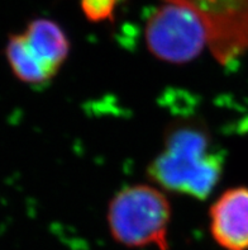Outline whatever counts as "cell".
<instances>
[{
  "mask_svg": "<svg viewBox=\"0 0 248 250\" xmlns=\"http://www.w3.org/2000/svg\"><path fill=\"white\" fill-rule=\"evenodd\" d=\"M224 170V156L199 118L173 121L164 133L161 151L147 167L150 181L165 192L205 200Z\"/></svg>",
  "mask_w": 248,
  "mask_h": 250,
  "instance_id": "1",
  "label": "cell"
},
{
  "mask_svg": "<svg viewBox=\"0 0 248 250\" xmlns=\"http://www.w3.org/2000/svg\"><path fill=\"white\" fill-rule=\"evenodd\" d=\"M172 208L165 190L152 184H132L113 196L107 222L115 243L131 249L170 250Z\"/></svg>",
  "mask_w": 248,
  "mask_h": 250,
  "instance_id": "2",
  "label": "cell"
},
{
  "mask_svg": "<svg viewBox=\"0 0 248 250\" xmlns=\"http://www.w3.org/2000/svg\"><path fill=\"white\" fill-rule=\"evenodd\" d=\"M70 50L69 37L60 24L36 18L22 32L8 37L4 54L17 79L29 85H42L58 74Z\"/></svg>",
  "mask_w": 248,
  "mask_h": 250,
  "instance_id": "3",
  "label": "cell"
},
{
  "mask_svg": "<svg viewBox=\"0 0 248 250\" xmlns=\"http://www.w3.org/2000/svg\"><path fill=\"white\" fill-rule=\"evenodd\" d=\"M145 40L156 59L177 65L195 60L208 47L207 33L198 17L171 1H162L148 17Z\"/></svg>",
  "mask_w": 248,
  "mask_h": 250,
  "instance_id": "4",
  "label": "cell"
},
{
  "mask_svg": "<svg viewBox=\"0 0 248 250\" xmlns=\"http://www.w3.org/2000/svg\"><path fill=\"white\" fill-rule=\"evenodd\" d=\"M186 6L207 33L208 48L220 65L248 55V0H162Z\"/></svg>",
  "mask_w": 248,
  "mask_h": 250,
  "instance_id": "5",
  "label": "cell"
},
{
  "mask_svg": "<svg viewBox=\"0 0 248 250\" xmlns=\"http://www.w3.org/2000/svg\"><path fill=\"white\" fill-rule=\"evenodd\" d=\"M209 230L223 250H248V187L229 188L214 201Z\"/></svg>",
  "mask_w": 248,
  "mask_h": 250,
  "instance_id": "6",
  "label": "cell"
},
{
  "mask_svg": "<svg viewBox=\"0 0 248 250\" xmlns=\"http://www.w3.org/2000/svg\"><path fill=\"white\" fill-rule=\"evenodd\" d=\"M120 1L122 0H80V6L88 21L103 23L113 21Z\"/></svg>",
  "mask_w": 248,
  "mask_h": 250,
  "instance_id": "7",
  "label": "cell"
}]
</instances>
